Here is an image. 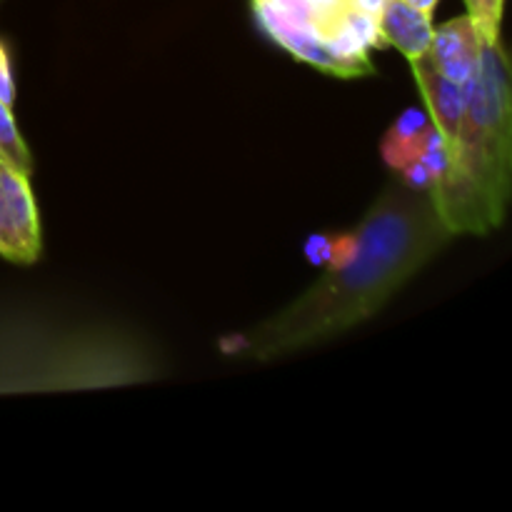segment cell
I'll return each mask as SVG.
<instances>
[{
  "mask_svg": "<svg viewBox=\"0 0 512 512\" xmlns=\"http://www.w3.org/2000/svg\"><path fill=\"white\" fill-rule=\"evenodd\" d=\"M453 238L430 188L410 185L395 173L353 230L348 258L325 270L288 308L238 335L233 353L268 363L358 328Z\"/></svg>",
  "mask_w": 512,
  "mask_h": 512,
  "instance_id": "6da1fadb",
  "label": "cell"
},
{
  "mask_svg": "<svg viewBox=\"0 0 512 512\" xmlns=\"http://www.w3.org/2000/svg\"><path fill=\"white\" fill-rule=\"evenodd\" d=\"M463 88L458 140L430 193L450 233L488 235L508 213L512 175L510 63L500 40L483 43L478 70Z\"/></svg>",
  "mask_w": 512,
  "mask_h": 512,
  "instance_id": "7a4b0ae2",
  "label": "cell"
},
{
  "mask_svg": "<svg viewBox=\"0 0 512 512\" xmlns=\"http://www.w3.org/2000/svg\"><path fill=\"white\" fill-rule=\"evenodd\" d=\"M163 365L130 330L48 315L0 320V390H90L148 383Z\"/></svg>",
  "mask_w": 512,
  "mask_h": 512,
  "instance_id": "3957f363",
  "label": "cell"
},
{
  "mask_svg": "<svg viewBox=\"0 0 512 512\" xmlns=\"http://www.w3.org/2000/svg\"><path fill=\"white\" fill-rule=\"evenodd\" d=\"M28 178L0 158V255L20 265L35 263L43 248L38 203Z\"/></svg>",
  "mask_w": 512,
  "mask_h": 512,
  "instance_id": "277c9868",
  "label": "cell"
},
{
  "mask_svg": "<svg viewBox=\"0 0 512 512\" xmlns=\"http://www.w3.org/2000/svg\"><path fill=\"white\" fill-rule=\"evenodd\" d=\"M483 43L485 40L480 38L473 20L468 15H460V18L433 28V38H430L425 58L443 78L465 85L478 70Z\"/></svg>",
  "mask_w": 512,
  "mask_h": 512,
  "instance_id": "5b68a950",
  "label": "cell"
},
{
  "mask_svg": "<svg viewBox=\"0 0 512 512\" xmlns=\"http://www.w3.org/2000/svg\"><path fill=\"white\" fill-rule=\"evenodd\" d=\"M415 80H418L420 95H423L425 113H428L430 123L435 125L443 143V153H450L458 140L460 120H463L465 110V88L463 85L453 83V80L443 78L438 70L430 65V60L415 58L410 60Z\"/></svg>",
  "mask_w": 512,
  "mask_h": 512,
  "instance_id": "8992f818",
  "label": "cell"
},
{
  "mask_svg": "<svg viewBox=\"0 0 512 512\" xmlns=\"http://www.w3.org/2000/svg\"><path fill=\"white\" fill-rule=\"evenodd\" d=\"M438 148H443L440 143V135L435 130V125L430 123L428 113L425 110H405L398 120H395L393 128L388 130V135L383 138V160L395 170V173H403L405 168L415 163H423L430 153H435Z\"/></svg>",
  "mask_w": 512,
  "mask_h": 512,
  "instance_id": "52a82bcc",
  "label": "cell"
},
{
  "mask_svg": "<svg viewBox=\"0 0 512 512\" xmlns=\"http://www.w3.org/2000/svg\"><path fill=\"white\" fill-rule=\"evenodd\" d=\"M378 30L385 45H393L408 60L423 58L433 38V15L420 13L405 0H383Z\"/></svg>",
  "mask_w": 512,
  "mask_h": 512,
  "instance_id": "ba28073f",
  "label": "cell"
},
{
  "mask_svg": "<svg viewBox=\"0 0 512 512\" xmlns=\"http://www.w3.org/2000/svg\"><path fill=\"white\" fill-rule=\"evenodd\" d=\"M0 158L18 168L20 173H33V158H30L28 145L20 135L18 123H15L13 108L5 105L3 100H0Z\"/></svg>",
  "mask_w": 512,
  "mask_h": 512,
  "instance_id": "9c48e42d",
  "label": "cell"
},
{
  "mask_svg": "<svg viewBox=\"0 0 512 512\" xmlns=\"http://www.w3.org/2000/svg\"><path fill=\"white\" fill-rule=\"evenodd\" d=\"M465 5H468V18L478 28L480 38L485 43H498L500 20H503V0H465Z\"/></svg>",
  "mask_w": 512,
  "mask_h": 512,
  "instance_id": "30bf717a",
  "label": "cell"
},
{
  "mask_svg": "<svg viewBox=\"0 0 512 512\" xmlns=\"http://www.w3.org/2000/svg\"><path fill=\"white\" fill-rule=\"evenodd\" d=\"M0 100L5 105L13 108L15 103V80H13V68H10V58H8V48L0 40Z\"/></svg>",
  "mask_w": 512,
  "mask_h": 512,
  "instance_id": "8fae6325",
  "label": "cell"
},
{
  "mask_svg": "<svg viewBox=\"0 0 512 512\" xmlns=\"http://www.w3.org/2000/svg\"><path fill=\"white\" fill-rule=\"evenodd\" d=\"M405 3H410V5H413V8H418L420 13L433 15V13H435V8H438L440 0H405Z\"/></svg>",
  "mask_w": 512,
  "mask_h": 512,
  "instance_id": "7c38bea8",
  "label": "cell"
}]
</instances>
